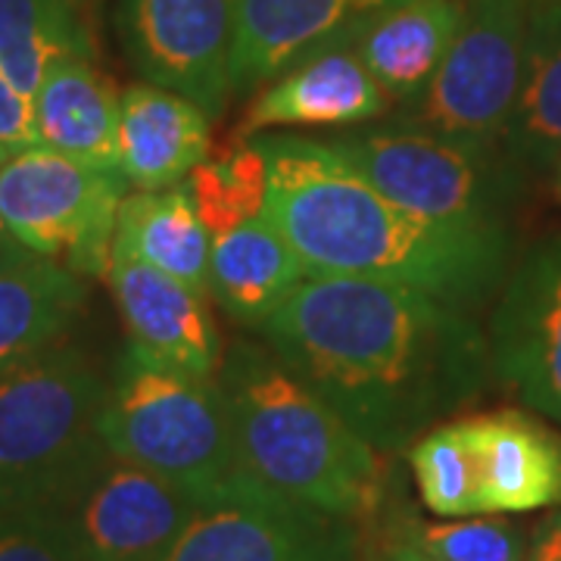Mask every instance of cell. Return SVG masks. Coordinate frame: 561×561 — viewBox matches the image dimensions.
<instances>
[{
    "instance_id": "cell-5",
    "label": "cell",
    "mask_w": 561,
    "mask_h": 561,
    "mask_svg": "<svg viewBox=\"0 0 561 561\" xmlns=\"http://www.w3.org/2000/svg\"><path fill=\"white\" fill-rule=\"evenodd\" d=\"M103 400L106 378L69 343L0 371V508H60L110 453Z\"/></svg>"
},
{
    "instance_id": "cell-26",
    "label": "cell",
    "mask_w": 561,
    "mask_h": 561,
    "mask_svg": "<svg viewBox=\"0 0 561 561\" xmlns=\"http://www.w3.org/2000/svg\"><path fill=\"white\" fill-rule=\"evenodd\" d=\"M184 187L213 238L262 219L268 203V162L253 138L231 140L219 157L203 160Z\"/></svg>"
},
{
    "instance_id": "cell-8",
    "label": "cell",
    "mask_w": 561,
    "mask_h": 561,
    "mask_svg": "<svg viewBox=\"0 0 561 561\" xmlns=\"http://www.w3.org/2000/svg\"><path fill=\"white\" fill-rule=\"evenodd\" d=\"M527 0H468L465 20L427 91L397 119L481 150H502L518 106Z\"/></svg>"
},
{
    "instance_id": "cell-14",
    "label": "cell",
    "mask_w": 561,
    "mask_h": 561,
    "mask_svg": "<svg viewBox=\"0 0 561 561\" xmlns=\"http://www.w3.org/2000/svg\"><path fill=\"white\" fill-rule=\"evenodd\" d=\"M103 278L135 346L187 375L219 378L225 350L209 297L119 250H113Z\"/></svg>"
},
{
    "instance_id": "cell-21",
    "label": "cell",
    "mask_w": 561,
    "mask_h": 561,
    "mask_svg": "<svg viewBox=\"0 0 561 561\" xmlns=\"http://www.w3.org/2000/svg\"><path fill=\"white\" fill-rule=\"evenodd\" d=\"M88 300L84 278L44 256L0 265V371L60 346Z\"/></svg>"
},
{
    "instance_id": "cell-18",
    "label": "cell",
    "mask_w": 561,
    "mask_h": 561,
    "mask_svg": "<svg viewBox=\"0 0 561 561\" xmlns=\"http://www.w3.org/2000/svg\"><path fill=\"white\" fill-rule=\"evenodd\" d=\"M119 103L116 84L91 57H62L32 98L38 144L84 165L119 172Z\"/></svg>"
},
{
    "instance_id": "cell-17",
    "label": "cell",
    "mask_w": 561,
    "mask_h": 561,
    "mask_svg": "<svg viewBox=\"0 0 561 561\" xmlns=\"http://www.w3.org/2000/svg\"><path fill=\"white\" fill-rule=\"evenodd\" d=\"M213 119L201 106L160 84L138 81L122 91L119 172L135 191H165L209 160Z\"/></svg>"
},
{
    "instance_id": "cell-1",
    "label": "cell",
    "mask_w": 561,
    "mask_h": 561,
    "mask_svg": "<svg viewBox=\"0 0 561 561\" xmlns=\"http://www.w3.org/2000/svg\"><path fill=\"white\" fill-rule=\"evenodd\" d=\"M260 337L387 459L468 409L493 375L471 309L383 280L309 275Z\"/></svg>"
},
{
    "instance_id": "cell-19",
    "label": "cell",
    "mask_w": 561,
    "mask_h": 561,
    "mask_svg": "<svg viewBox=\"0 0 561 561\" xmlns=\"http://www.w3.org/2000/svg\"><path fill=\"white\" fill-rule=\"evenodd\" d=\"M306 278L297 250L265 216L213 238L209 300L243 328L260 331Z\"/></svg>"
},
{
    "instance_id": "cell-23",
    "label": "cell",
    "mask_w": 561,
    "mask_h": 561,
    "mask_svg": "<svg viewBox=\"0 0 561 561\" xmlns=\"http://www.w3.org/2000/svg\"><path fill=\"white\" fill-rule=\"evenodd\" d=\"M113 250L160 268L162 275L209 297V253L213 234L197 216L187 187L125 194L116 219Z\"/></svg>"
},
{
    "instance_id": "cell-3",
    "label": "cell",
    "mask_w": 561,
    "mask_h": 561,
    "mask_svg": "<svg viewBox=\"0 0 561 561\" xmlns=\"http://www.w3.org/2000/svg\"><path fill=\"white\" fill-rule=\"evenodd\" d=\"M219 383L243 468L253 481L362 527L393 486L390 461L262 341L225 350Z\"/></svg>"
},
{
    "instance_id": "cell-13",
    "label": "cell",
    "mask_w": 561,
    "mask_h": 561,
    "mask_svg": "<svg viewBox=\"0 0 561 561\" xmlns=\"http://www.w3.org/2000/svg\"><path fill=\"white\" fill-rule=\"evenodd\" d=\"M405 0H234L231 94H256L300 62L353 47Z\"/></svg>"
},
{
    "instance_id": "cell-2",
    "label": "cell",
    "mask_w": 561,
    "mask_h": 561,
    "mask_svg": "<svg viewBox=\"0 0 561 561\" xmlns=\"http://www.w3.org/2000/svg\"><path fill=\"white\" fill-rule=\"evenodd\" d=\"M268 162L265 219L309 275L383 280L478 309L512 272V231H471L415 216L383 197L309 135H256Z\"/></svg>"
},
{
    "instance_id": "cell-15",
    "label": "cell",
    "mask_w": 561,
    "mask_h": 561,
    "mask_svg": "<svg viewBox=\"0 0 561 561\" xmlns=\"http://www.w3.org/2000/svg\"><path fill=\"white\" fill-rule=\"evenodd\" d=\"M393 110L378 79L353 47L300 62L256 91L231 140H247L278 128H356Z\"/></svg>"
},
{
    "instance_id": "cell-28",
    "label": "cell",
    "mask_w": 561,
    "mask_h": 561,
    "mask_svg": "<svg viewBox=\"0 0 561 561\" xmlns=\"http://www.w3.org/2000/svg\"><path fill=\"white\" fill-rule=\"evenodd\" d=\"M0 561H88L57 508H0Z\"/></svg>"
},
{
    "instance_id": "cell-30",
    "label": "cell",
    "mask_w": 561,
    "mask_h": 561,
    "mask_svg": "<svg viewBox=\"0 0 561 561\" xmlns=\"http://www.w3.org/2000/svg\"><path fill=\"white\" fill-rule=\"evenodd\" d=\"M362 561H434L415 546L387 530H365V559Z\"/></svg>"
},
{
    "instance_id": "cell-16",
    "label": "cell",
    "mask_w": 561,
    "mask_h": 561,
    "mask_svg": "<svg viewBox=\"0 0 561 561\" xmlns=\"http://www.w3.org/2000/svg\"><path fill=\"white\" fill-rule=\"evenodd\" d=\"M481 515H524L561 505V437L542 421L505 409L468 415Z\"/></svg>"
},
{
    "instance_id": "cell-4",
    "label": "cell",
    "mask_w": 561,
    "mask_h": 561,
    "mask_svg": "<svg viewBox=\"0 0 561 561\" xmlns=\"http://www.w3.org/2000/svg\"><path fill=\"white\" fill-rule=\"evenodd\" d=\"M101 437L113 456L172 481L201 505L253 483L219 378L187 375L131 341L106 378Z\"/></svg>"
},
{
    "instance_id": "cell-24",
    "label": "cell",
    "mask_w": 561,
    "mask_h": 561,
    "mask_svg": "<svg viewBox=\"0 0 561 561\" xmlns=\"http://www.w3.org/2000/svg\"><path fill=\"white\" fill-rule=\"evenodd\" d=\"M62 57H91L84 0H0V72L28 101Z\"/></svg>"
},
{
    "instance_id": "cell-33",
    "label": "cell",
    "mask_w": 561,
    "mask_h": 561,
    "mask_svg": "<svg viewBox=\"0 0 561 561\" xmlns=\"http://www.w3.org/2000/svg\"><path fill=\"white\" fill-rule=\"evenodd\" d=\"M7 157H10V153H7V150H3V147H0V162L7 160Z\"/></svg>"
},
{
    "instance_id": "cell-27",
    "label": "cell",
    "mask_w": 561,
    "mask_h": 561,
    "mask_svg": "<svg viewBox=\"0 0 561 561\" xmlns=\"http://www.w3.org/2000/svg\"><path fill=\"white\" fill-rule=\"evenodd\" d=\"M421 505L437 518H474L478 474L465 421H443L405 449Z\"/></svg>"
},
{
    "instance_id": "cell-32",
    "label": "cell",
    "mask_w": 561,
    "mask_h": 561,
    "mask_svg": "<svg viewBox=\"0 0 561 561\" xmlns=\"http://www.w3.org/2000/svg\"><path fill=\"white\" fill-rule=\"evenodd\" d=\"M22 256H28V250L22 247L10 231H7V225L0 221V265H7V262L22 260Z\"/></svg>"
},
{
    "instance_id": "cell-6",
    "label": "cell",
    "mask_w": 561,
    "mask_h": 561,
    "mask_svg": "<svg viewBox=\"0 0 561 561\" xmlns=\"http://www.w3.org/2000/svg\"><path fill=\"white\" fill-rule=\"evenodd\" d=\"M321 140L415 216L471 231H512V209L527 179L505 150H481L397 116L341 128Z\"/></svg>"
},
{
    "instance_id": "cell-12",
    "label": "cell",
    "mask_w": 561,
    "mask_h": 561,
    "mask_svg": "<svg viewBox=\"0 0 561 561\" xmlns=\"http://www.w3.org/2000/svg\"><path fill=\"white\" fill-rule=\"evenodd\" d=\"M486 346L493 378L561 427V231L508 272Z\"/></svg>"
},
{
    "instance_id": "cell-31",
    "label": "cell",
    "mask_w": 561,
    "mask_h": 561,
    "mask_svg": "<svg viewBox=\"0 0 561 561\" xmlns=\"http://www.w3.org/2000/svg\"><path fill=\"white\" fill-rule=\"evenodd\" d=\"M524 561H561V505L530 530Z\"/></svg>"
},
{
    "instance_id": "cell-11",
    "label": "cell",
    "mask_w": 561,
    "mask_h": 561,
    "mask_svg": "<svg viewBox=\"0 0 561 561\" xmlns=\"http://www.w3.org/2000/svg\"><path fill=\"white\" fill-rule=\"evenodd\" d=\"M88 561H162L201 502L160 474L106 453L60 508Z\"/></svg>"
},
{
    "instance_id": "cell-10",
    "label": "cell",
    "mask_w": 561,
    "mask_h": 561,
    "mask_svg": "<svg viewBox=\"0 0 561 561\" xmlns=\"http://www.w3.org/2000/svg\"><path fill=\"white\" fill-rule=\"evenodd\" d=\"M116 32L140 81L194 101L213 122L225 116L234 0H116Z\"/></svg>"
},
{
    "instance_id": "cell-25",
    "label": "cell",
    "mask_w": 561,
    "mask_h": 561,
    "mask_svg": "<svg viewBox=\"0 0 561 561\" xmlns=\"http://www.w3.org/2000/svg\"><path fill=\"white\" fill-rule=\"evenodd\" d=\"M397 486L400 483L390 486L378 515L365 524V530H387L434 561H524L527 556L530 534L505 515L427 522L402 500Z\"/></svg>"
},
{
    "instance_id": "cell-9",
    "label": "cell",
    "mask_w": 561,
    "mask_h": 561,
    "mask_svg": "<svg viewBox=\"0 0 561 561\" xmlns=\"http://www.w3.org/2000/svg\"><path fill=\"white\" fill-rule=\"evenodd\" d=\"M365 527L260 481L206 502L162 561H362Z\"/></svg>"
},
{
    "instance_id": "cell-29",
    "label": "cell",
    "mask_w": 561,
    "mask_h": 561,
    "mask_svg": "<svg viewBox=\"0 0 561 561\" xmlns=\"http://www.w3.org/2000/svg\"><path fill=\"white\" fill-rule=\"evenodd\" d=\"M35 110L32 101L13 88V81L0 72V147L7 153H16L25 147H35Z\"/></svg>"
},
{
    "instance_id": "cell-34",
    "label": "cell",
    "mask_w": 561,
    "mask_h": 561,
    "mask_svg": "<svg viewBox=\"0 0 561 561\" xmlns=\"http://www.w3.org/2000/svg\"><path fill=\"white\" fill-rule=\"evenodd\" d=\"M556 172H559V184H561V160H559V165H556Z\"/></svg>"
},
{
    "instance_id": "cell-7",
    "label": "cell",
    "mask_w": 561,
    "mask_h": 561,
    "mask_svg": "<svg viewBox=\"0 0 561 561\" xmlns=\"http://www.w3.org/2000/svg\"><path fill=\"white\" fill-rule=\"evenodd\" d=\"M128 194L122 172L25 147L0 162V221L16 241L81 278H103L113 256L116 219Z\"/></svg>"
},
{
    "instance_id": "cell-22",
    "label": "cell",
    "mask_w": 561,
    "mask_h": 561,
    "mask_svg": "<svg viewBox=\"0 0 561 561\" xmlns=\"http://www.w3.org/2000/svg\"><path fill=\"white\" fill-rule=\"evenodd\" d=\"M502 150L524 179L561 160V0H527L522 94Z\"/></svg>"
},
{
    "instance_id": "cell-20",
    "label": "cell",
    "mask_w": 561,
    "mask_h": 561,
    "mask_svg": "<svg viewBox=\"0 0 561 561\" xmlns=\"http://www.w3.org/2000/svg\"><path fill=\"white\" fill-rule=\"evenodd\" d=\"M468 0H405L375 20L353 44L397 110L427 91L459 35Z\"/></svg>"
}]
</instances>
